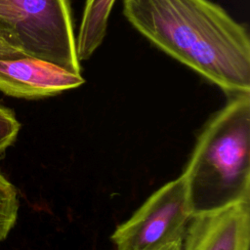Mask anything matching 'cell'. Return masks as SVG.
<instances>
[{
	"instance_id": "6da1fadb",
	"label": "cell",
	"mask_w": 250,
	"mask_h": 250,
	"mask_svg": "<svg viewBox=\"0 0 250 250\" xmlns=\"http://www.w3.org/2000/svg\"><path fill=\"white\" fill-rule=\"evenodd\" d=\"M146 38L229 96L250 93V39L244 25L209 0H123Z\"/></svg>"
},
{
	"instance_id": "7a4b0ae2",
	"label": "cell",
	"mask_w": 250,
	"mask_h": 250,
	"mask_svg": "<svg viewBox=\"0 0 250 250\" xmlns=\"http://www.w3.org/2000/svg\"><path fill=\"white\" fill-rule=\"evenodd\" d=\"M182 175L192 216L250 201V93L209 119Z\"/></svg>"
},
{
	"instance_id": "3957f363",
	"label": "cell",
	"mask_w": 250,
	"mask_h": 250,
	"mask_svg": "<svg viewBox=\"0 0 250 250\" xmlns=\"http://www.w3.org/2000/svg\"><path fill=\"white\" fill-rule=\"evenodd\" d=\"M0 35L22 55L81 73L68 0H0Z\"/></svg>"
},
{
	"instance_id": "277c9868",
	"label": "cell",
	"mask_w": 250,
	"mask_h": 250,
	"mask_svg": "<svg viewBox=\"0 0 250 250\" xmlns=\"http://www.w3.org/2000/svg\"><path fill=\"white\" fill-rule=\"evenodd\" d=\"M192 217L183 175L155 190L111 235L115 250H158L183 241Z\"/></svg>"
},
{
	"instance_id": "5b68a950",
	"label": "cell",
	"mask_w": 250,
	"mask_h": 250,
	"mask_svg": "<svg viewBox=\"0 0 250 250\" xmlns=\"http://www.w3.org/2000/svg\"><path fill=\"white\" fill-rule=\"evenodd\" d=\"M81 73L21 55L0 58V91L23 99H41L81 86Z\"/></svg>"
},
{
	"instance_id": "8992f818",
	"label": "cell",
	"mask_w": 250,
	"mask_h": 250,
	"mask_svg": "<svg viewBox=\"0 0 250 250\" xmlns=\"http://www.w3.org/2000/svg\"><path fill=\"white\" fill-rule=\"evenodd\" d=\"M250 201L193 215L182 250H249Z\"/></svg>"
},
{
	"instance_id": "52a82bcc",
	"label": "cell",
	"mask_w": 250,
	"mask_h": 250,
	"mask_svg": "<svg viewBox=\"0 0 250 250\" xmlns=\"http://www.w3.org/2000/svg\"><path fill=\"white\" fill-rule=\"evenodd\" d=\"M115 0H86L76 40L78 60H88L102 44Z\"/></svg>"
},
{
	"instance_id": "ba28073f",
	"label": "cell",
	"mask_w": 250,
	"mask_h": 250,
	"mask_svg": "<svg viewBox=\"0 0 250 250\" xmlns=\"http://www.w3.org/2000/svg\"><path fill=\"white\" fill-rule=\"evenodd\" d=\"M19 197L15 186L0 173V242L14 228L19 213Z\"/></svg>"
},
{
	"instance_id": "9c48e42d",
	"label": "cell",
	"mask_w": 250,
	"mask_h": 250,
	"mask_svg": "<svg viewBox=\"0 0 250 250\" xmlns=\"http://www.w3.org/2000/svg\"><path fill=\"white\" fill-rule=\"evenodd\" d=\"M21 124L14 112L0 104V155L15 142Z\"/></svg>"
},
{
	"instance_id": "30bf717a",
	"label": "cell",
	"mask_w": 250,
	"mask_h": 250,
	"mask_svg": "<svg viewBox=\"0 0 250 250\" xmlns=\"http://www.w3.org/2000/svg\"><path fill=\"white\" fill-rule=\"evenodd\" d=\"M22 54L12 47L1 35H0V58H11L21 56Z\"/></svg>"
},
{
	"instance_id": "8fae6325",
	"label": "cell",
	"mask_w": 250,
	"mask_h": 250,
	"mask_svg": "<svg viewBox=\"0 0 250 250\" xmlns=\"http://www.w3.org/2000/svg\"><path fill=\"white\" fill-rule=\"evenodd\" d=\"M182 246H183V241H177L170 245L162 247L158 250H182Z\"/></svg>"
}]
</instances>
